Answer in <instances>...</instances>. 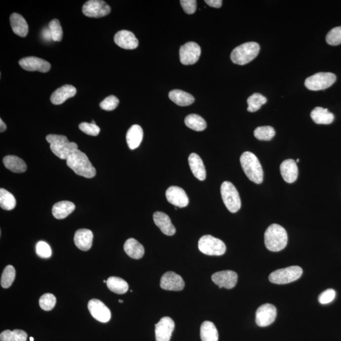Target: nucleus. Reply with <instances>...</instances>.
<instances>
[{"label": "nucleus", "instance_id": "20", "mask_svg": "<svg viewBox=\"0 0 341 341\" xmlns=\"http://www.w3.org/2000/svg\"><path fill=\"white\" fill-rule=\"evenodd\" d=\"M280 171L284 180L288 183L295 182L298 176V168L296 161L289 159L284 161L280 166Z\"/></svg>", "mask_w": 341, "mask_h": 341}, {"label": "nucleus", "instance_id": "30", "mask_svg": "<svg viewBox=\"0 0 341 341\" xmlns=\"http://www.w3.org/2000/svg\"><path fill=\"white\" fill-rule=\"evenodd\" d=\"M169 97L174 103L180 106H189L195 101V98L192 95L178 89L170 91Z\"/></svg>", "mask_w": 341, "mask_h": 341}, {"label": "nucleus", "instance_id": "3", "mask_svg": "<svg viewBox=\"0 0 341 341\" xmlns=\"http://www.w3.org/2000/svg\"><path fill=\"white\" fill-rule=\"evenodd\" d=\"M46 140L50 143V149L61 160H67L71 154L78 149L75 142H69L66 136L50 134L46 137Z\"/></svg>", "mask_w": 341, "mask_h": 341}, {"label": "nucleus", "instance_id": "38", "mask_svg": "<svg viewBox=\"0 0 341 341\" xmlns=\"http://www.w3.org/2000/svg\"><path fill=\"white\" fill-rule=\"evenodd\" d=\"M15 269L12 266H8L5 268L1 278L2 288L7 289L12 285L15 280Z\"/></svg>", "mask_w": 341, "mask_h": 341}, {"label": "nucleus", "instance_id": "17", "mask_svg": "<svg viewBox=\"0 0 341 341\" xmlns=\"http://www.w3.org/2000/svg\"><path fill=\"white\" fill-rule=\"evenodd\" d=\"M19 65L24 70L30 71H38L40 72L46 73L50 71V63L43 59L34 57H26L19 61Z\"/></svg>", "mask_w": 341, "mask_h": 341}, {"label": "nucleus", "instance_id": "11", "mask_svg": "<svg viewBox=\"0 0 341 341\" xmlns=\"http://www.w3.org/2000/svg\"><path fill=\"white\" fill-rule=\"evenodd\" d=\"M83 12L88 17L101 18L110 14L111 7L101 0H89L84 5Z\"/></svg>", "mask_w": 341, "mask_h": 341}, {"label": "nucleus", "instance_id": "15", "mask_svg": "<svg viewBox=\"0 0 341 341\" xmlns=\"http://www.w3.org/2000/svg\"><path fill=\"white\" fill-rule=\"evenodd\" d=\"M156 341H170L175 327V324L170 317H165L155 325Z\"/></svg>", "mask_w": 341, "mask_h": 341}, {"label": "nucleus", "instance_id": "27", "mask_svg": "<svg viewBox=\"0 0 341 341\" xmlns=\"http://www.w3.org/2000/svg\"><path fill=\"white\" fill-rule=\"evenodd\" d=\"M313 121L319 125H329L334 120V115L327 109L317 107L312 110L310 114Z\"/></svg>", "mask_w": 341, "mask_h": 341}, {"label": "nucleus", "instance_id": "23", "mask_svg": "<svg viewBox=\"0 0 341 341\" xmlns=\"http://www.w3.org/2000/svg\"><path fill=\"white\" fill-rule=\"evenodd\" d=\"M77 90L75 87L65 85L56 89L51 96V101L53 104L60 105L69 98L75 96Z\"/></svg>", "mask_w": 341, "mask_h": 341}, {"label": "nucleus", "instance_id": "10", "mask_svg": "<svg viewBox=\"0 0 341 341\" xmlns=\"http://www.w3.org/2000/svg\"><path fill=\"white\" fill-rule=\"evenodd\" d=\"M201 55V48L196 43H186L179 49V58L181 63L184 65L196 63Z\"/></svg>", "mask_w": 341, "mask_h": 341}, {"label": "nucleus", "instance_id": "45", "mask_svg": "<svg viewBox=\"0 0 341 341\" xmlns=\"http://www.w3.org/2000/svg\"><path fill=\"white\" fill-rule=\"evenodd\" d=\"M79 128L87 135L97 136L100 132V128L96 124H89V123H81L79 125Z\"/></svg>", "mask_w": 341, "mask_h": 341}, {"label": "nucleus", "instance_id": "36", "mask_svg": "<svg viewBox=\"0 0 341 341\" xmlns=\"http://www.w3.org/2000/svg\"><path fill=\"white\" fill-rule=\"evenodd\" d=\"M27 333L22 330H6L0 334L1 341H27Z\"/></svg>", "mask_w": 341, "mask_h": 341}, {"label": "nucleus", "instance_id": "54", "mask_svg": "<svg viewBox=\"0 0 341 341\" xmlns=\"http://www.w3.org/2000/svg\"><path fill=\"white\" fill-rule=\"evenodd\" d=\"M299 159H298V160H296V163H299Z\"/></svg>", "mask_w": 341, "mask_h": 341}, {"label": "nucleus", "instance_id": "19", "mask_svg": "<svg viewBox=\"0 0 341 341\" xmlns=\"http://www.w3.org/2000/svg\"><path fill=\"white\" fill-rule=\"evenodd\" d=\"M114 41L118 46L125 50H134L138 46V41L135 35L126 30L118 32L115 35Z\"/></svg>", "mask_w": 341, "mask_h": 341}, {"label": "nucleus", "instance_id": "41", "mask_svg": "<svg viewBox=\"0 0 341 341\" xmlns=\"http://www.w3.org/2000/svg\"><path fill=\"white\" fill-rule=\"evenodd\" d=\"M56 297L51 293L43 294L40 299V306L45 311H50L55 307Z\"/></svg>", "mask_w": 341, "mask_h": 341}, {"label": "nucleus", "instance_id": "44", "mask_svg": "<svg viewBox=\"0 0 341 341\" xmlns=\"http://www.w3.org/2000/svg\"><path fill=\"white\" fill-rule=\"evenodd\" d=\"M37 255L43 258H50L52 255V250L47 243L40 241L35 247Z\"/></svg>", "mask_w": 341, "mask_h": 341}, {"label": "nucleus", "instance_id": "9", "mask_svg": "<svg viewBox=\"0 0 341 341\" xmlns=\"http://www.w3.org/2000/svg\"><path fill=\"white\" fill-rule=\"evenodd\" d=\"M336 81V76L330 72H320L309 77L305 82V87L311 91H317L332 86Z\"/></svg>", "mask_w": 341, "mask_h": 341}, {"label": "nucleus", "instance_id": "31", "mask_svg": "<svg viewBox=\"0 0 341 341\" xmlns=\"http://www.w3.org/2000/svg\"><path fill=\"white\" fill-rule=\"evenodd\" d=\"M5 167L14 173H24L27 170V165L24 161L17 156H7L4 159Z\"/></svg>", "mask_w": 341, "mask_h": 341}, {"label": "nucleus", "instance_id": "18", "mask_svg": "<svg viewBox=\"0 0 341 341\" xmlns=\"http://www.w3.org/2000/svg\"><path fill=\"white\" fill-rule=\"evenodd\" d=\"M166 199L170 204L179 208L188 206L189 199L183 188L180 187L170 186L166 192Z\"/></svg>", "mask_w": 341, "mask_h": 341}, {"label": "nucleus", "instance_id": "39", "mask_svg": "<svg viewBox=\"0 0 341 341\" xmlns=\"http://www.w3.org/2000/svg\"><path fill=\"white\" fill-rule=\"evenodd\" d=\"M275 135V130L271 126L259 127L254 131L255 138L260 140H271Z\"/></svg>", "mask_w": 341, "mask_h": 341}, {"label": "nucleus", "instance_id": "29", "mask_svg": "<svg viewBox=\"0 0 341 341\" xmlns=\"http://www.w3.org/2000/svg\"><path fill=\"white\" fill-rule=\"evenodd\" d=\"M124 250L130 257L140 259L144 255L145 250L143 245L134 238H130L124 245Z\"/></svg>", "mask_w": 341, "mask_h": 341}, {"label": "nucleus", "instance_id": "2", "mask_svg": "<svg viewBox=\"0 0 341 341\" xmlns=\"http://www.w3.org/2000/svg\"><path fill=\"white\" fill-rule=\"evenodd\" d=\"M66 164L78 175L92 178L96 176V171L86 154L76 150L66 160Z\"/></svg>", "mask_w": 341, "mask_h": 341}, {"label": "nucleus", "instance_id": "1", "mask_svg": "<svg viewBox=\"0 0 341 341\" xmlns=\"http://www.w3.org/2000/svg\"><path fill=\"white\" fill-rule=\"evenodd\" d=\"M288 234L281 225L273 224L269 225L264 235L266 247L271 252H280L288 244Z\"/></svg>", "mask_w": 341, "mask_h": 341}, {"label": "nucleus", "instance_id": "6", "mask_svg": "<svg viewBox=\"0 0 341 341\" xmlns=\"http://www.w3.org/2000/svg\"><path fill=\"white\" fill-rule=\"evenodd\" d=\"M220 194L223 202L228 211L232 213L239 211L242 206V202L239 193L232 183L230 181L223 182L220 186Z\"/></svg>", "mask_w": 341, "mask_h": 341}, {"label": "nucleus", "instance_id": "43", "mask_svg": "<svg viewBox=\"0 0 341 341\" xmlns=\"http://www.w3.org/2000/svg\"><path fill=\"white\" fill-rule=\"evenodd\" d=\"M119 99L116 96L112 95V96H109L104 99L100 103L99 106L101 109L106 110V111H112L119 106Z\"/></svg>", "mask_w": 341, "mask_h": 341}, {"label": "nucleus", "instance_id": "16", "mask_svg": "<svg viewBox=\"0 0 341 341\" xmlns=\"http://www.w3.org/2000/svg\"><path fill=\"white\" fill-rule=\"evenodd\" d=\"M184 282L183 278L173 272H167L161 279V288L168 291H179L183 290Z\"/></svg>", "mask_w": 341, "mask_h": 341}, {"label": "nucleus", "instance_id": "21", "mask_svg": "<svg viewBox=\"0 0 341 341\" xmlns=\"http://www.w3.org/2000/svg\"><path fill=\"white\" fill-rule=\"evenodd\" d=\"M93 238V233L91 230L81 229L77 231L74 237V242L79 249L86 252L91 249Z\"/></svg>", "mask_w": 341, "mask_h": 341}, {"label": "nucleus", "instance_id": "8", "mask_svg": "<svg viewBox=\"0 0 341 341\" xmlns=\"http://www.w3.org/2000/svg\"><path fill=\"white\" fill-rule=\"evenodd\" d=\"M302 274V270L300 267L291 266L273 272L269 279L274 284H285L298 280Z\"/></svg>", "mask_w": 341, "mask_h": 341}, {"label": "nucleus", "instance_id": "50", "mask_svg": "<svg viewBox=\"0 0 341 341\" xmlns=\"http://www.w3.org/2000/svg\"><path fill=\"white\" fill-rule=\"evenodd\" d=\"M7 129L6 125H5L4 122H3L2 119L0 120V132H4Z\"/></svg>", "mask_w": 341, "mask_h": 341}, {"label": "nucleus", "instance_id": "5", "mask_svg": "<svg viewBox=\"0 0 341 341\" xmlns=\"http://www.w3.org/2000/svg\"><path fill=\"white\" fill-rule=\"evenodd\" d=\"M260 46L258 43H245L233 50L231 54V59L235 64L244 65L254 60L258 56Z\"/></svg>", "mask_w": 341, "mask_h": 341}, {"label": "nucleus", "instance_id": "49", "mask_svg": "<svg viewBox=\"0 0 341 341\" xmlns=\"http://www.w3.org/2000/svg\"><path fill=\"white\" fill-rule=\"evenodd\" d=\"M43 37H44V39L47 41H49L50 39L52 40V35H51L50 29H45L43 30Z\"/></svg>", "mask_w": 341, "mask_h": 341}, {"label": "nucleus", "instance_id": "14", "mask_svg": "<svg viewBox=\"0 0 341 341\" xmlns=\"http://www.w3.org/2000/svg\"><path fill=\"white\" fill-rule=\"evenodd\" d=\"M212 280L219 288L230 289L235 288L238 281L237 274L232 271L217 272L212 276Z\"/></svg>", "mask_w": 341, "mask_h": 341}, {"label": "nucleus", "instance_id": "7", "mask_svg": "<svg viewBox=\"0 0 341 341\" xmlns=\"http://www.w3.org/2000/svg\"><path fill=\"white\" fill-rule=\"evenodd\" d=\"M199 249L207 255L220 256L224 254L226 247L222 240L211 235H204L199 241Z\"/></svg>", "mask_w": 341, "mask_h": 341}, {"label": "nucleus", "instance_id": "35", "mask_svg": "<svg viewBox=\"0 0 341 341\" xmlns=\"http://www.w3.org/2000/svg\"><path fill=\"white\" fill-rule=\"evenodd\" d=\"M16 206V200L13 195L4 188L0 189V207L6 211H11Z\"/></svg>", "mask_w": 341, "mask_h": 341}, {"label": "nucleus", "instance_id": "42", "mask_svg": "<svg viewBox=\"0 0 341 341\" xmlns=\"http://www.w3.org/2000/svg\"><path fill=\"white\" fill-rule=\"evenodd\" d=\"M326 42L331 46H337L341 44V26L333 28L326 36Z\"/></svg>", "mask_w": 341, "mask_h": 341}, {"label": "nucleus", "instance_id": "4", "mask_svg": "<svg viewBox=\"0 0 341 341\" xmlns=\"http://www.w3.org/2000/svg\"><path fill=\"white\" fill-rule=\"evenodd\" d=\"M241 165L246 176L256 184L262 183L263 171L260 161L256 156L250 152H245L240 158Z\"/></svg>", "mask_w": 341, "mask_h": 341}, {"label": "nucleus", "instance_id": "52", "mask_svg": "<svg viewBox=\"0 0 341 341\" xmlns=\"http://www.w3.org/2000/svg\"><path fill=\"white\" fill-rule=\"evenodd\" d=\"M91 124H96V122H95V121H94V120H92V122H91Z\"/></svg>", "mask_w": 341, "mask_h": 341}, {"label": "nucleus", "instance_id": "12", "mask_svg": "<svg viewBox=\"0 0 341 341\" xmlns=\"http://www.w3.org/2000/svg\"><path fill=\"white\" fill-rule=\"evenodd\" d=\"M277 310L273 305L266 304L261 305L256 312V324L259 327L269 326L275 321Z\"/></svg>", "mask_w": 341, "mask_h": 341}, {"label": "nucleus", "instance_id": "51", "mask_svg": "<svg viewBox=\"0 0 341 341\" xmlns=\"http://www.w3.org/2000/svg\"><path fill=\"white\" fill-rule=\"evenodd\" d=\"M30 341H34V338L30 337Z\"/></svg>", "mask_w": 341, "mask_h": 341}, {"label": "nucleus", "instance_id": "25", "mask_svg": "<svg viewBox=\"0 0 341 341\" xmlns=\"http://www.w3.org/2000/svg\"><path fill=\"white\" fill-rule=\"evenodd\" d=\"M10 20L12 30L15 34L22 37L26 36L29 32V26L26 20L21 15L17 13H13L10 16Z\"/></svg>", "mask_w": 341, "mask_h": 341}, {"label": "nucleus", "instance_id": "37", "mask_svg": "<svg viewBox=\"0 0 341 341\" xmlns=\"http://www.w3.org/2000/svg\"><path fill=\"white\" fill-rule=\"evenodd\" d=\"M267 101L268 100L266 97L262 95L259 93L253 94L247 99L248 111L252 112L257 111L262 105L266 103Z\"/></svg>", "mask_w": 341, "mask_h": 341}, {"label": "nucleus", "instance_id": "46", "mask_svg": "<svg viewBox=\"0 0 341 341\" xmlns=\"http://www.w3.org/2000/svg\"><path fill=\"white\" fill-rule=\"evenodd\" d=\"M335 291L333 289H327L322 292L319 297V301L322 305H326L331 302L335 298Z\"/></svg>", "mask_w": 341, "mask_h": 341}, {"label": "nucleus", "instance_id": "40", "mask_svg": "<svg viewBox=\"0 0 341 341\" xmlns=\"http://www.w3.org/2000/svg\"><path fill=\"white\" fill-rule=\"evenodd\" d=\"M49 29L50 30L51 35H52V40L54 42H60L62 40L63 30L58 20H51L49 24Z\"/></svg>", "mask_w": 341, "mask_h": 341}, {"label": "nucleus", "instance_id": "13", "mask_svg": "<svg viewBox=\"0 0 341 341\" xmlns=\"http://www.w3.org/2000/svg\"><path fill=\"white\" fill-rule=\"evenodd\" d=\"M90 313L97 321L102 323L109 322L111 319V311L101 301L97 299L90 300L88 302Z\"/></svg>", "mask_w": 341, "mask_h": 341}, {"label": "nucleus", "instance_id": "33", "mask_svg": "<svg viewBox=\"0 0 341 341\" xmlns=\"http://www.w3.org/2000/svg\"><path fill=\"white\" fill-rule=\"evenodd\" d=\"M106 284L110 291L119 294L126 293L129 288L127 282L119 277H110L107 279Z\"/></svg>", "mask_w": 341, "mask_h": 341}, {"label": "nucleus", "instance_id": "48", "mask_svg": "<svg viewBox=\"0 0 341 341\" xmlns=\"http://www.w3.org/2000/svg\"><path fill=\"white\" fill-rule=\"evenodd\" d=\"M210 7L217 8L219 9L222 6V1L221 0H206L205 1Z\"/></svg>", "mask_w": 341, "mask_h": 341}, {"label": "nucleus", "instance_id": "32", "mask_svg": "<svg viewBox=\"0 0 341 341\" xmlns=\"http://www.w3.org/2000/svg\"><path fill=\"white\" fill-rule=\"evenodd\" d=\"M202 341H218L219 334L216 327L212 322L205 321L201 327Z\"/></svg>", "mask_w": 341, "mask_h": 341}, {"label": "nucleus", "instance_id": "24", "mask_svg": "<svg viewBox=\"0 0 341 341\" xmlns=\"http://www.w3.org/2000/svg\"><path fill=\"white\" fill-rule=\"evenodd\" d=\"M188 163L194 176L199 180H205L206 178V168L200 156L196 153L191 154L188 158Z\"/></svg>", "mask_w": 341, "mask_h": 341}, {"label": "nucleus", "instance_id": "53", "mask_svg": "<svg viewBox=\"0 0 341 341\" xmlns=\"http://www.w3.org/2000/svg\"><path fill=\"white\" fill-rule=\"evenodd\" d=\"M119 302H121V304H122V302H124V301H123V300H122V299H119Z\"/></svg>", "mask_w": 341, "mask_h": 341}, {"label": "nucleus", "instance_id": "22", "mask_svg": "<svg viewBox=\"0 0 341 341\" xmlns=\"http://www.w3.org/2000/svg\"><path fill=\"white\" fill-rule=\"evenodd\" d=\"M154 221L164 234L173 236L176 233V228L172 224L170 217L164 212H156L153 215Z\"/></svg>", "mask_w": 341, "mask_h": 341}, {"label": "nucleus", "instance_id": "47", "mask_svg": "<svg viewBox=\"0 0 341 341\" xmlns=\"http://www.w3.org/2000/svg\"><path fill=\"white\" fill-rule=\"evenodd\" d=\"M180 4L187 14H193L196 11L197 1L196 0H181Z\"/></svg>", "mask_w": 341, "mask_h": 341}, {"label": "nucleus", "instance_id": "34", "mask_svg": "<svg viewBox=\"0 0 341 341\" xmlns=\"http://www.w3.org/2000/svg\"><path fill=\"white\" fill-rule=\"evenodd\" d=\"M187 127L192 130L201 132L207 128V124L203 118L196 114L188 115L184 119Z\"/></svg>", "mask_w": 341, "mask_h": 341}, {"label": "nucleus", "instance_id": "28", "mask_svg": "<svg viewBox=\"0 0 341 341\" xmlns=\"http://www.w3.org/2000/svg\"><path fill=\"white\" fill-rule=\"evenodd\" d=\"M75 209V204L72 202L61 201L54 205L52 209V214L56 219H63L72 213Z\"/></svg>", "mask_w": 341, "mask_h": 341}, {"label": "nucleus", "instance_id": "26", "mask_svg": "<svg viewBox=\"0 0 341 341\" xmlns=\"http://www.w3.org/2000/svg\"><path fill=\"white\" fill-rule=\"evenodd\" d=\"M143 132L142 127L138 125H133L128 130L126 139L130 149L138 147L143 139Z\"/></svg>", "mask_w": 341, "mask_h": 341}]
</instances>
